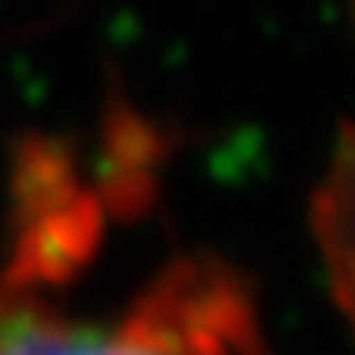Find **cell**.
I'll return each mask as SVG.
<instances>
[{
	"label": "cell",
	"mask_w": 355,
	"mask_h": 355,
	"mask_svg": "<svg viewBox=\"0 0 355 355\" xmlns=\"http://www.w3.org/2000/svg\"><path fill=\"white\" fill-rule=\"evenodd\" d=\"M0 355H270L244 278L184 257L112 313L0 287Z\"/></svg>",
	"instance_id": "obj_1"
}]
</instances>
